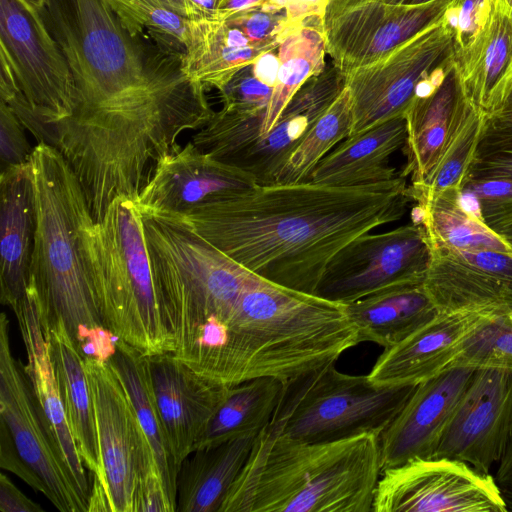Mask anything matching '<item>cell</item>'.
<instances>
[{
  "label": "cell",
  "mask_w": 512,
  "mask_h": 512,
  "mask_svg": "<svg viewBox=\"0 0 512 512\" xmlns=\"http://www.w3.org/2000/svg\"><path fill=\"white\" fill-rule=\"evenodd\" d=\"M411 201L400 173L386 182L355 187L310 181L257 185L179 216L254 274L315 295L328 263L344 246L400 220Z\"/></svg>",
  "instance_id": "6da1fadb"
},
{
  "label": "cell",
  "mask_w": 512,
  "mask_h": 512,
  "mask_svg": "<svg viewBox=\"0 0 512 512\" xmlns=\"http://www.w3.org/2000/svg\"><path fill=\"white\" fill-rule=\"evenodd\" d=\"M380 439L306 442L264 428L219 512H371Z\"/></svg>",
  "instance_id": "7a4b0ae2"
},
{
  "label": "cell",
  "mask_w": 512,
  "mask_h": 512,
  "mask_svg": "<svg viewBox=\"0 0 512 512\" xmlns=\"http://www.w3.org/2000/svg\"><path fill=\"white\" fill-rule=\"evenodd\" d=\"M205 92L159 100L56 124L48 144L75 174L94 222L119 197L135 202L158 163L181 146L188 130L214 115Z\"/></svg>",
  "instance_id": "3957f363"
},
{
  "label": "cell",
  "mask_w": 512,
  "mask_h": 512,
  "mask_svg": "<svg viewBox=\"0 0 512 512\" xmlns=\"http://www.w3.org/2000/svg\"><path fill=\"white\" fill-rule=\"evenodd\" d=\"M41 14L74 78L77 106L68 119L167 99L202 86L184 74L182 51L160 46L147 51L142 34L132 37L103 0H48Z\"/></svg>",
  "instance_id": "277c9868"
},
{
  "label": "cell",
  "mask_w": 512,
  "mask_h": 512,
  "mask_svg": "<svg viewBox=\"0 0 512 512\" xmlns=\"http://www.w3.org/2000/svg\"><path fill=\"white\" fill-rule=\"evenodd\" d=\"M37 227L30 282L45 331L61 327L76 348L104 326L83 250L82 228L90 214L81 186L55 147L38 143L31 158Z\"/></svg>",
  "instance_id": "5b68a950"
},
{
  "label": "cell",
  "mask_w": 512,
  "mask_h": 512,
  "mask_svg": "<svg viewBox=\"0 0 512 512\" xmlns=\"http://www.w3.org/2000/svg\"><path fill=\"white\" fill-rule=\"evenodd\" d=\"M81 238L105 327L147 356L172 353L173 340L135 202L116 198L100 222L89 215Z\"/></svg>",
  "instance_id": "8992f818"
},
{
  "label": "cell",
  "mask_w": 512,
  "mask_h": 512,
  "mask_svg": "<svg viewBox=\"0 0 512 512\" xmlns=\"http://www.w3.org/2000/svg\"><path fill=\"white\" fill-rule=\"evenodd\" d=\"M336 362L287 382L266 429L306 442H329L363 433L380 435L416 386L381 387L368 375H350Z\"/></svg>",
  "instance_id": "52a82bcc"
},
{
  "label": "cell",
  "mask_w": 512,
  "mask_h": 512,
  "mask_svg": "<svg viewBox=\"0 0 512 512\" xmlns=\"http://www.w3.org/2000/svg\"><path fill=\"white\" fill-rule=\"evenodd\" d=\"M0 57L10 65L17 89L1 98L38 143L77 106L74 78L41 11L21 0H0Z\"/></svg>",
  "instance_id": "ba28073f"
},
{
  "label": "cell",
  "mask_w": 512,
  "mask_h": 512,
  "mask_svg": "<svg viewBox=\"0 0 512 512\" xmlns=\"http://www.w3.org/2000/svg\"><path fill=\"white\" fill-rule=\"evenodd\" d=\"M94 403L100 473L88 511L134 512L139 479L156 464L129 396L108 362L83 358Z\"/></svg>",
  "instance_id": "9c48e42d"
},
{
  "label": "cell",
  "mask_w": 512,
  "mask_h": 512,
  "mask_svg": "<svg viewBox=\"0 0 512 512\" xmlns=\"http://www.w3.org/2000/svg\"><path fill=\"white\" fill-rule=\"evenodd\" d=\"M453 37L442 17L384 58L346 74L353 114L350 136L404 115L419 86L454 58Z\"/></svg>",
  "instance_id": "30bf717a"
},
{
  "label": "cell",
  "mask_w": 512,
  "mask_h": 512,
  "mask_svg": "<svg viewBox=\"0 0 512 512\" xmlns=\"http://www.w3.org/2000/svg\"><path fill=\"white\" fill-rule=\"evenodd\" d=\"M431 255L425 228L412 221L384 233H364L330 260L315 295L346 305L390 287L423 284Z\"/></svg>",
  "instance_id": "8fae6325"
},
{
  "label": "cell",
  "mask_w": 512,
  "mask_h": 512,
  "mask_svg": "<svg viewBox=\"0 0 512 512\" xmlns=\"http://www.w3.org/2000/svg\"><path fill=\"white\" fill-rule=\"evenodd\" d=\"M373 512H507L490 474L465 462L418 458L382 471Z\"/></svg>",
  "instance_id": "7c38bea8"
},
{
  "label": "cell",
  "mask_w": 512,
  "mask_h": 512,
  "mask_svg": "<svg viewBox=\"0 0 512 512\" xmlns=\"http://www.w3.org/2000/svg\"><path fill=\"white\" fill-rule=\"evenodd\" d=\"M512 440V370L477 368L433 457L456 459L489 474Z\"/></svg>",
  "instance_id": "4fadbf2b"
},
{
  "label": "cell",
  "mask_w": 512,
  "mask_h": 512,
  "mask_svg": "<svg viewBox=\"0 0 512 512\" xmlns=\"http://www.w3.org/2000/svg\"><path fill=\"white\" fill-rule=\"evenodd\" d=\"M451 0L417 6L364 0L324 21L327 54L345 75L388 55L438 22Z\"/></svg>",
  "instance_id": "5bb4252c"
},
{
  "label": "cell",
  "mask_w": 512,
  "mask_h": 512,
  "mask_svg": "<svg viewBox=\"0 0 512 512\" xmlns=\"http://www.w3.org/2000/svg\"><path fill=\"white\" fill-rule=\"evenodd\" d=\"M0 419L23 460L46 485L51 503L61 512H88L52 447L24 366L12 354L5 313L0 316Z\"/></svg>",
  "instance_id": "9a60e30c"
},
{
  "label": "cell",
  "mask_w": 512,
  "mask_h": 512,
  "mask_svg": "<svg viewBox=\"0 0 512 512\" xmlns=\"http://www.w3.org/2000/svg\"><path fill=\"white\" fill-rule=\"evenodd\" d=\"M431 248L423 285L438 312L512 310V252Z\"/></svg>",
  "instance_id": "2e32d148"
},
{
  "label": "cell",
  "mask_w": 512,
  "mask_h": 512,
  "mask_svg": "<svg viewBox=\"0 0 512 512\" xmlns=\"http://www.w3.org/2000/svg\"><path fill=\"white\" fill-rule=\"evenodd\" d=\"M345 85V74L333 62L326 64L293 95L269 132L226 150L216 159L247 172L259 186L277 184L292 152Z\"/></svg>",
  "instance_id": "e0dca14e"
},
{
  "label": "cell",
  "mask_w": 512,
  "mask_h": 512,
  "mask_svg": "<svg viewBox=\"0 0 512 512\" xmlns=\"http://www.w3.org/2000/svg\"><path fill=\"white\" fill-rule=\"evenodd\" d=\"M474 107L462 88L454 59L418 88L404 113L406 164L401 174L422 185L469 118Z\"/></svg>",
  "instance_id": "ac0fdd59"
},
{
  "label": "cell",
  "mask_w": 512,
  "mask_h": 512,
  "mask_svg": "<svg viewBox=\"0 0 512 512\" xmlns=\"http://www.w3.org/2000/svg\"><path fill=\"white\" fill-rule=\"evenodd\" d=\"M256 186L250 174L201 152L190 141L158 163L135 204L139 210L183 215Z\"/></svg>",
  "instance_id": "d6986e66"
},
{
  "label": "cell",
  "mask_w": 512,
  "mask_h": 512,
  "mask_svg": "<svg viewBox=\"0 0 512 512\" xmlns=\"http://www.w3.org/2000/svg\"><path fill=\"white\" fill-rule=\"evenodd\" d=\"M475 369L452 366L418 384L390 425L380 433L382 471L434 456L443 432Z\"/></svg>",
  "instance_id": "ffe728a7"
},
{
  "label": "cell",
  "mask_w": 512,
  "mask_h": 512,
  "mask_svg": "<svg viewBox=\"0 0 512 512\" xmlns=\"http://www.w3.org/2000/svg\"><path fill=\"white\" fill-rule=\"evenodd\" d=\"M26 349L24 366L34 399L52 447L76 491L89 507L91 485L67 420L49 338L41 324L38 300L29 283L26 296L14 312Z\"/></svg>",
  "instance_id": "44dd1931"
},
{
  "label": "cell",
  "mask_w": 512,
  "mask_h": 512,
  "mask_svg": "<svg viewBox=\"0 0 512 512\" xmlns=\"http://www.w3.org/2000/svg\"><path fill=\"white\" fill-rule=\"evenodd\" d=\"M147 358L157 407L180 469L231 386L198 374L172 353Z\"/></svg>",
  "instance_id": "7402d4cb"
},
{
  "label": "cell",
  "mask_w": 512,
  "mask_h": 512,
  "mask_svg": "<svg viewBox=\"0 0 512 512\" xmlns=\"http://www.w3.org/2000/svg\"><path fill=\"white\" fill-rule=\"evenodd\" d=\"M490 314L438 312L398 344L384 349L367 374L381 387L416 386L453 366L466 339Z\"/></svg>",
  "instance_id": "603a6c76"
},
{
  "label": "cell",
  "mask_w": 512,
  "mask_h": 512,
  "mask_svg": "<svg viewBox=\"0 0 512 512\" xmlns=\"http://www.w3.org/2000/svg\"><path fill=\"white\" fill-rule=\"evenodd\" d=\"M0 299L17 311L26 296L37 227L31 161L1 171Z\"/></svg>",
  "instance_id": "cb8c5ba5"
},
{
  "label": "cell",
  "mask_w": 512,
  "mask_h": 512,
  "mask_svg": "<svg viewBox=\"0 0 512 512\" xmlns=\"http://www.w3.org/2000/svg\"><path fill=\"white\" fill-rule=\"evenodd\" d=\"M282 42L258 36L239 12L225 19H189L182 70L191 81L220 91L239 70Z\"/></svg>",
  "instance_id": "d4e9b609"
},
{
  "label": "cell",
  "mask_w": 512,
  "mask_h": 512,
  "mask_svg": "<svg viewBox=\"0 0 512 512\" xmlns=\"http://www.w3.org/2000/svg\"><path fill=\"white\" fill-rule=\"evenodd\" d=\"M454 64L469 102L491 115L512 88V7L506 0H493L484 29Z\"/></svg>",
  "instance_id": "484cf974"
},
{
  "label": "cell",
  "mask_w": 512,
  "mask_h": 512,
  "mask_svg": "<svg viewBox=\"0 0 512 512\" xmlns=\"http://www.w3.org/2000/svg\"><path fill=\"white\" fill-rule=\"evenodd\" d=\"M404 115L388 119L340 142L316 166L310 182L355 187L394 179L391 156L406 143Z\"/></svg>",
  "instance_id": "4316f807"
},
{
  "label": "cell",
  "mask_w": 512,
  "mask_h": 512,
  "mask_svg": "<svg viewBox=\"0 0 512 512\" xmlns=\"http://www.w3.org/2000/svg\"><path fill=\"white\" fill-rule=\"evenodd\" d=\"M256 437L242 436L192 451L178 472L176 512H219Z\"/></svg>",
  "instance_id": "83f0119b"
},
{
  "label": "cell",
  "mask_w": 512,
  "mask_h": 512,
  "mask_svg": "<svg viewBox=\"0 0 512 512\" xmlns=\"http://www.w3.org/2000/svg\"><path fill=\"white\" fill-rule=\"evenodd\" d=\"M345 307L359 341L384 349L398 344L438 314L423 284L390 287Z\"/></svg>",
  "instance_id": "f1b7e54d"
},
{
  "label": "cell",
  "mask_w": 512,
  "mask_h": 512,
  "mask_svg": "<svg viewBox=\"0 0 512 512\" xmlns=\"http://www.w3.org/2000/svg\"><path fill=\"white\" fill-rule=\"evenodd\" d=\"M45 332L70 430L84 466L97 479L100 466L95 411L83 357L61 327Z\"/></svg>",
  "instance_id": "f546056e"
},
{
  "label": "cell",
  "mask_w": 512,
  "mask_h": 512,
  "mask_svg": "<svg viewBox=\"0 0 512 512\" xmlns=\"http://www.w3.org/2000/svg\"><path fill=\"white\" fill-rule=\"evenodd\" d=\"M121 380L150 445L171 501L176 505L179 469L175 463L154 396L147 355L122 339L108 361Z\"/></svg>",
  "instance_id": "4dcf8cb0"
},
{
  "label": "cell",
  "mask_w": 512,
  "mask_h": 512,
  "mask_svg": "<svg viewBox=\"0 0 512 512\" xmlns=\"http://www.w3.org/2000/svg\"><path fill=\"white\" fill-rule=\"evenodd\" d=\"M463 190L450 187L417 202L412 222L421 224L431 247L491 249L512 252V247L463 201Z\"/></svg>",
  "instance_id": "1f68e13d"
},
{
  "label": "cell",
  "mask_w": 512,
  "mask_h": 512,
  "mask_svg": "<svg viewBox=\"0 0 512 512\" xmlns=\"http://www.w3.org/2000/svg\"><path fill=\"white\" fill-rule=\"evenodd\" d=\"M283 386V381L273 377L255 378L231 386L194 450L258 435L270 423Z\"/></svg>",
  "instance_id": "d6a6232c"
},
{
  "label": "cell",
  "mask_w": 512,
  "mask_h": 512,
  "mask_svg": "<svg viewBox=\"0 0 512 512\" xmlns=\"http://www.w3.org/2000/svg\"><path fill=\"white\" fill-rule=\"evenodd\" d=\"M353 122L352 99L345 88L311 126L283 167L277 184L309 181L318 163L350 136Z\"/></svg>",
  "instance_id": "836d02e7"
},
{
  "label": "cell",
  "mask_w": 512,
  "mask_h": 512,
  "mask_svg": "<svg viewBox=\"0 0 512 512\" xmlns=\"http://www.w3.org/2000/svg\"><path fill=\"white\" fill-rule=\"evenodd\" d=\"M485 120L486 116L474 108L426 181L419 186H409L413 201H423L450 187L463 190Z\"/></svg>",
  "instance_id": "e575fe53"
},
{
  "label": "cell",
  "mask_w": 512,
  "mask_h": 512,
  "mask_svg": "<svg viewBox=\"0 0 512 512\" xmlns=\"http://www.w3.org/2000/svg\"><path fill=\"white\" fill-rule=\"evenodd\" d=\"M132 36L144 30L166 36L183 46L189 18L179 14L163 0H103Z\"/></svg>",
  "instance_id": "d590c367"
},
{
  "label": "cell",
  "mask_w": 512,
  "mask_h": 512,
  "mask_svg": "<svg viewBox=\"0 0 512 512\" xmlns=\"http://www.w3.org/2000/svg\"><path fill=\"white\" fill-rule=\"evenodd\" d=\"M453 366L512 370V325L506 314L487 318L466 339Z\"/></svg>",
  "instance_id": "8d00e7d4"
},
{
  "label": "cell",
  "mask_w": 512,
  "mask_h": 512,
  "mask_svg": "<svg viewBox=\"0 0 512 512\" xmlns=\"http://www.w3.org/2000/svg\"><path fill=\"white\" fill-rule=\"evenodd\" d=\"M490 179H512V128L484 123L465 182Z\"/></svg>",
  "instance_id": "74e56055"
},
{
  "label": "cell",
  "mask_w": 512,
  "mask_h": 512,
  "mask_svg": "<svg viewBox=\"0 0 512 512\" xmlns=\"http://www.w3.org/2000/svg\"><path fill=\"white\" fill-rule=\"evenodd\" d=\"M463 191L477 199L481 217L493 231L512 227V179L466 181Z\"/></svg>",
  "instance_id": "f35d334b"
},
{
  "label": "cell",
  "mask_w": 512,
  "mask_h": 512,
  "mask_svg": "<svg viewBox=\"0 0 512 512\" xmlns=\"http://www.w3.org/2000/svg\"><path fill=\"white\" fill-rule=\"evenodd\" d=\"M492 4L493 0H451L443 17L454 33V59L466 52L484 29Z\"/></svg>",
  "instance_id": "ab89813d"
},
{
  "label": "cell",
  "mask_w": 512,
  "mask_h": 512,
  "mask_svg": "<svg viewBox=\"0 0 512 512\" xmlns=\"http://www.w3.org/2000/svg\"><path fill=\"white\" fill-rule=\"evenodd\" d=\"M26 127L4 102L0 104V158L1 171L29 163L34 148H31L25 133Z\"/></svg>",
  "instance_id": "60d3db41"
},
{
  "label": "cell",
  "mask_w": 512,
  "mask_h": 512,
  "mask_svg": "<svg viewBox=\"0 0 512 512\" xmlns=\"http://www.w3.org/2000/svg\"><path fill=\"white\" fill-rule=\"evenodd\" d=\"M134 512H176L156 464L149 466L139 479Z\"/></svg>",
  "instance_id": "b9f144b4"
},
{
  "label": "cell",
  "mask_w": 512,
  "mask_h": 512,
  "mask_svg": "<svg viewBox=\"0 0 512 512\" xmlns=\"http://www.w3.org/2000/svg\"><path fill=\"white\" fill-rule=\"evenodd\" d=\"M0 466L16 474L36 492L48 496L46 485L19 454L10 431L2 419H0Z\"/></svg>",
  "instance_id": "7bdbcfd3"
},
{
  "label": "cell",
  "mask_w": 512,
  "mask_h": 512,
  "mask_svg": "<svg viewBox=\"0 0 512 512\" xmlns=\"http://www.w3.org/2000/svg\"><path fill=\"white\" fill-rule=\"evenodd\" d=\"M1 512H41L44 509L24 495L4 474L0 475Z\"/></svg>",
  "instance_id": "ee69618b"
},
{
  "label": "cell",
  "mask_w": 512,
  "mask_h": 512,
  "mask_svg": "<svg viewBox=\"0 0 512 512\" xmlns=\"http://www.w3.org/2000/svg\"><path fill=\"white\" fill-rule=\"evenodd\" d=\"M494 478L505 501L507 511H512V440L499 461Z\"/></svg>",
  "instance_id": "f6af8a7d"
},
{
  "label": "cell",
  "mask_w": 512,
  "mask_h": 512,
  "mask_svg": "<svg viewBox=\"0 0 512 512\" xmlns=\"http://www.w3.org/2000/svg\"><path fill=\"white\" fill-rule=\"evenodd\" d=\"M485 125L494 128H512V88L500 106L486 117Z\"/></svg>",
  "instance_id": "bcb514c9"
},
{
  "label": "cell",
  "mask_w": 512,
  "mask_h": 512,
  "mask_svg": "<svg viewBox=\"0 0 512 512\" xmlns=\"http://www.w3.org/2000/svg\"><path fill=\"white\" fill-rule=\"evenodd\" d=\"M267 0H218L216 13L217 19H225L237 12L262 5Z\"/></svg>",
  "instance_id": "7dc6e473"
},
{
  "label": "cell",
  "mask_w": 512,
  "mask_h": 512,
  "mask_svg": "<svg viewBox=\"0 0 512 512\" xmlns=\"http://www.w3.org/2000/svg\"><path fill=\"white\" fill-rule=\"evenodd\" d=\"M364 0H328L324 13V21L334 17L344 9Z\"/></svg>",
  "instance_id": "c3c4849f"
},
{
  "label": "cell",
  "mask_w": 512,
  "mask_h": 512,
  "mask_svg": "<svg viewBox=\"0 0 512 512\" xmlns=\"http://www.w3.org/2000/svg\"><path fill=\"white\" fill-rule=\"evenodd\" d=\"M179 14L191 19L192 10L188 0H163Z\"/></svg>",
  "instance_id": "681fc988"
},
{
  "label": "cell",
  "mask_w": 512,
  "mask_h": 512,
  "mask_svg": "<svg viewBox=\"0 0 512 512\" xmlns=\"http://www.w3.org/2000/svg\"><path fill=\"white\" fill-rule=\"evenodd\" d=\"M385 2L390 5H398V6H417L426 4L435 0H379Z\"/></svg>",
  "instance_id": "f907efd6"
},
{
  "label": "cell",
  "mask_w": 512,
  "mask_h": 512,
  "mask_svg": "<svg viewBox=\"0 0 512 512\" xmlns=\"http://www.w3.org/2000/svg\"><path fill=\"white\" fill-rule=\"evenodd\" d=\"M21 1L38 11H41L43 8H45V6L48 2V0H21Z\"/></svg>",
  "instance_id": "816d5d0a"
},
{
  "label": "cell",
  "mask_w": 512,
  "mask_h": 512,
  "mask_svg": "<svg viewBox=\"0 0 512 512\" xmlns=\"http://www.w3.org/2000/svg\"><path fill=\"white\" fill-rule=\"evenodd\" d=\"M499 235L512 247V227L500 232Z\"/></svg>",
  "instance_id": "f5cc1de1"
},
{
  "label": "cell",
  "mask_w": 512,
  "mask_h": 512,
  "mask_svg": "<svg viewBox=\"0 0 512 512\" xmlns=\"http://www.w3.org/2000/svg\"><path fill=\"white\" fill-rule=\"evenodd\" d=\"M506 317H507L508 321L510 322V324L512 325V310L506 314Z\"/></svg>",
  "instance_id": "db71d44e"
},
{
  "label": "cell",
  "mask_w": 512,
  "mask_h": 512,
  "mask_svg": "<svg viewBox=\"0 0 512 512\" xmlns=\"http://www.w3.org/2000/svg\"><path fill=\"white\" fill-rule=\"evenodd\" d=\"M508 4L512 7V0H506Z\"/></svg>",
  "instance_id": "11a10c76"
}]
</instances>
